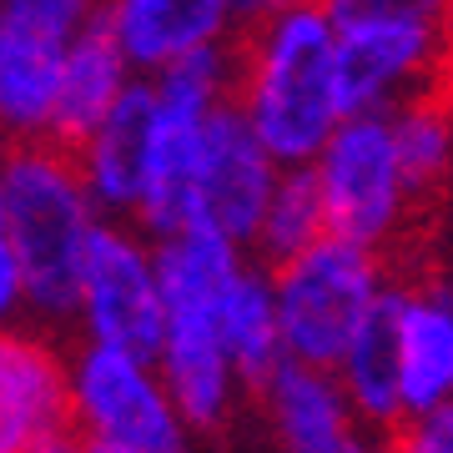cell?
<instances>
[{
	"mask_svg": "<svg viewBox=\"0 0 453 453\" xmlns=\"http://www.w3.org/2000/svg\"><path fill=\"white\" fill-rule=\"evenodd\" d=\"M277 172L282 162L262 146L242 106L237 101L211 106L202 131V172H196V226H217L232 242L252 247Z\"/></svg>",
	"mask_w": 453,
	"mask_h": 453,
	"instance_id": "obj_8",
	"label": "cell"
},
{
	"mask_svg": "<svg viewBox=\"0 0 453 453\" xmlns=\"http://www.w3.org/2000/svg\"><path fill=\"white\" fill-rule=\"evenodd\" d=\"M398 308H403V282L393 277V288L378 297V308L368 312V323L357 327V338L348 342V353L338 357V378L348 398H353L363 428H398L408 418L403 398V353H398Z\"/></svg>",
	"mask_w": 453,
	"mask_h": 453,
	"instance_id": "obj_15",
	"label": "cell"
},
{
	"mask_svg": "<svg viewBox=\"0 0 453 453\" xmlns=\"http://www.w3.org/2000/svg\"><path fill=\"white\" fill-rule=\"evenodd\" d=\"M327 232L333 226H327V202L318 172L312 166H282L273 196H267V211L257 222V237H252V257L262 267H282L288 257L323 242Z\"/></svg>",
	"mask_w": 453,
	"mask_h": 453,
	"instance_id": "obj_20",
	"label": "cell"
},
{
	"mask_svg": "<svg viewBox=\"0 0 453 453\" xmlns=\"http://www.w3.org/2000/svg\"><path fill=\"white\" fill-rule=\"evenodd\" d=\"M26 312V277H20V257L11 237L0 232V327H11Z\"/></svg>",
	"mask_w": 453,
	"mask_h": 453,
	"instance_id": "obj_24",
	"label": "cell"
},
{
	"mask_svg": "<svg viewBox=\"0 0 453 453\" xmlns=\"http://www.w3.org/2000/svg\"><path fill=\"white\" fill-rule=\"evenodd\" d=\"M342 111H393L453 86V26H353L338 31Z\"/></svg>",
	"mask_w": 453,
	"mask_h": 453,
	"instance_id": "obj_7",
	"label": "cell"
},
{
	"mask_svg": "<svg viewBox=\"0 0 453 453\" xmlns=\"http://www.w3.org/2000/svg\"><path fill=\"white\" fill-rule=\"evenodd\" d=\"M71 428V353L46 327H0V453H35Z\"/></svg>",
	"mask_w": 453,
	"mask_h": 453,
	"instance_id": "obj_9",
	"label": "cell"
},
{
	"mask_svg": "<svg viewBox=\"0 0 453 453\" xmlns=\"http://www.w3.org/2000/svg\"><path fill=\"white\" fill-rule=\"evenodd\" d=\"M131 76H142V71L127 61V50H121L116 31L106 26V16H96L61 56V96H56L50 136L81 151L86 136L111 116V106L121 101Z\"/></svg>",
	"mask_w": 453,
	"mask_h": 453,
	"instance_id": "obj_14",
	"label": "cell"
},
{
	"mask_svg": "<svg viewBox=\"0 0 453 453\" xmlns=\"http://www.w3.org/2000/svg\"><path fill=\"white\" fill-rule=\"evenodd\" d=\"M151 247H157V273H162L166 292V318L172 312H211L217 318L226 288L252 262V247L232 242L217 226H187L172 237H151Z\"/></svg>",
	"mask_w": 453,
	"mask_h": 453,
	"instance_id": "obj_17",
	"label": "cell"
},
{
	"mask_svg": "<svg viewBox=\"0 0 453 453\" xmlns=\"http://www.w3.org/2000/svg\"><path fill=\"white\" fill-rule=\"evenodd\" d=\"M273 288H277V318H282L288 357L338 368V357L348 353L357 327L368 323L378 297L393 288V277L383 252L327 232L308 252L273 267Z\"/></svg>",
	"mask_w": 453,
	"mask_h": 453,
	"instance_id": "obj_3",
	"label": "cell"
},
{
	"mask_svg": "<svg viewBox=\"0 0 453 453\" xmlns=\"http://www.w3.org/2000/svg\"><path fill=\"white\" fill-rule=\"evenodd\" d=\"M252 398L262 403L277 453H353L357 434H363V418H357L342 378L318 363L288 357Z\"/></svg>",
	"mask_w": 453,
	"mask_h": 453,
	"instance_id": "obj_10",
	"label": "cell"
},
{
	"mask_svg": "<svg viewBox=\"0 0 453 453\" xmlns=\"http://www.w3.org/2000/svg\"><path fill=\"white\" fill-rule=\"evenodd\" d=\"M217 333H222L226 353L242 372L247 393H257L282 363H288V342H282V318H277V288L273 267L257 257L242 267V277L226 288L222 308H217Z\"/></svg>",
	"mask_w": 453,
	"mask_h": 453,
	"instance_id": "obj_19",
	"label": "cell"
},
{
	"mask_svg": "<svg viewBox=\"0 0 453 453\" xmlns=\"http://www.w3.org/2000/svg\"><path fill=\"white\" fill-rule=\"evenodd\" d=\"M312 172L323 181L327 226L383 257H393L408 232H418V222L428 217L418 196L408 192L388 111L342 116V127L327 136Z\"/></svg>",
	"mask_w": 453,
	"mask_h": 453,
	"instance_id": "obj_4",
	"label": "cell"
},
{
	"mask_svg": "<svg viewBox=\"0 0 453 453\" xmlns=\"http://www.w3.org/2000/svg\"><path fill=\"white\" fill-rule=\"evenodd\" d=\"M393 136H398V162H403L408 192L428 211L453 162V86L449 91H423V96L393 106Z\"/></svg>",
	"mask_w": 453,
	"mask_h": 453,
	"instance_id": "obj_21",
	"label": "cell"
},
{
	"mask_svg": "<svg viewBox=\"0 0 453 453\" xmlns=\"http://www.w3.org/2000/svg\"><path fill=\"white\" fill-rule=\"evenodd\" d=\"M86 453H131V449H116V443H91V438H86Z\"/></svg>",
	"mask_w": 453,
	"mask_h": 453,
	"instance_id": "obj_27",
	"label": "cell"
},
{
	"mask_svg": "<svg viewBox=\"0 0 453 453\" xmlns=\"http://www.w3.org/2000/svg\"><path fill=\"white\" fill-rule=\"evenodd\" d=\"M282 5H297V0H232V11H237V26H252V20L273 16Z\"/></svg>",
	"mask_w": 453,
	"mask_h": 453,
	"instance_id": "obj_25",
	"label": "cell"
},
{
	"mask_svg": "<svg viewBox=\"0 0 453 453\" xmlns=\"http://www.w3.org/2000/svg\"><path fill=\"white\" fill-rule=\"evenodd\" d=\"M157 368H162L166 388L177 398L181 418L192 423V434H217L232 423L242 403V372L226 353L217 318L211 312H172L166 318V338L157 348Z\"/></svg>",
	"mask_w": 453,
	"mask_h": 453,
	"instance_id": "obj_11",
	"label": "cell"
},
{
	"mask_svg": "<svg viewBox=\"0 0 453 453\" xmlns=\"http://www.w3.org/2000/svg\"><path fill=\"white\" fill-rule=\"evenodd\" d=\"M76 434L131 453H192V423L181 418L157 357L81 338L71 353Z\"/></svg>",
	"mask_w": 453,
	"mask_h": 453,
	"instance_id": "obj_5",
	"label": "cell"
},
{
	"mask_svg": "<svg viewBox=\"0 0 453 453\" xmlns=\"http://www.w3.org/2000/svg\"><path fill=\"white\" fill-rule=\"evenodd\" d=\"M157 81L151 76H131V86L121 91V101L111 106V116L101 121L86 146L76 151L86 172V187L96 196V207L106 217H136L146 192V172H151V146H157Z\"/></svg>",
	"mask_w": 453,
	"mask_h": 453,
	"instance_id": "obj_12",
	"label": "cell"
},
{
	"mask_svg": "<svg viewBox=\"0 0 453 453\" xmlns=\"http://www.w3.org/2000/svg\"><path fill=\"white\" fill-rule=\"evenodd\" d=\"M5 237L20 257L26 308L46 327L76 323L86 247L101 226V207L86 187L76 146L56 136L0 142Z\"/></svg>",
	"mask_w": 453,
	"mask_h": 453,
	"instance_id": "obj_2",
	"label": "cell"
},
{
	"mask_svg": "<svg viewBox=\"0 0 453 453\" xmlns=\"http://www.w3.org/2000/svg\"><path fill=\"white\" fill-rule=\"evenodd\" d=\"M338 31L353 26H453V0H323Z\"/></svg>",
	"mask_w": 453,
	"mask_h": 453,
	"instance_id": "obj_22",
	"label": "cell"
},
{
	"mask_svg": "<svg viewBox=\"0 0 453 453\" xmlns=\"http://www.w3.org/2000/svg\"><path fill=\"white\" fill-rule=\"evenodd\" d=\"M76 327L91 342H111L127 353L157 357L166 338V292L157 273V247L142 226L101 217L81 267V308Z\"/></svg>",
	"mask_w": 453,
	"mask_h": 453,
	"instance_id": "obj_6",
	"label": "cell"
},
{
	"mask_svg": "<svg viewBox=\"0 0 453 453\" xmlns=\"http://www.w3.org/2000/svg\"><path fill=\"white\" fill-rule=\"evenodd\" d=\"M237 106L282 166H312L342 127L338 26L323 0H297L237 26Z\"/></svg>",
	"mask_w": 453,
	"mask_h": 453,
	"instance_id": "obj_1",
	"label": "cell"
},
{
	"mask_svg": "<svg viewBox=\"0 0 453 453\" xmlns=\"http://www.w3.org/2000/svg\"><path fill=\"white\" fill-rule=\"evenodd\" d=\"M398 353H403L408 413L453 403V297L428 282H403L398 308Z\"/></svg>",
	"mask_w": 453,
	"mask_h": 453,
	"instance_id": "obj_18",
	"label": "cell"
},
{
	"mask_svg": "<svg viewBox=\"0 0 453 453\" xmlns=\"http://www.w3.org/2000/svg\"><path fill=\"white\" fill-rule=\"evenodd\" d=\"M393 438H398V453H453V403L408 413L393 428Z\"/></svg>",
	"mask_w": 453,
	"mask_h": 453,
	"instance_id": "obj_23",
	"label": "cell"
},
{
	"mask_svg": "<svg viewBox=\"0 0 453 453\" xmlns=\"http://www.w3.org/2000/svg\"><path fill=\"white\" fill-rule=\"evenodd\" d=\"M353 453H398V438H393L388 428H363Z\"/></svg>",
	"mask_w": 453,
	"mask_h": 453,
	"instance_id": "obj_26",
	"label": "cell"
},
{
	"mask_svg": "<svg viewBox=\"0 0 453 453\" xmlns=\"http://www.w3.org/2000/svg\"><path fill=\"white\" fill-rule=\"evenodd\" d=\"M61 56L65 46L41 41L0 5V142L50 136L61 96Z\"/></svg>",
	"mask_w": 453,
	"mask_h": 453,
	"instance_id": "obj_16",
	"label": "cell"
},
{
	"mask_svg": "<svg viewBox=\"0 0 453 453\" xmlns=\"http://www.w3.org/2000/svg\"><path fill=\"white\" fill-rule=\"evenodd\" d=\"M101 16L142 76H157L196 46L237 35L232 0H106Z\"/></svg>",
	"mask_w": 453,
	"mask_h": 453,
	"instance_id": "obj_13",
	"label": "cell"
}]
</instances>
